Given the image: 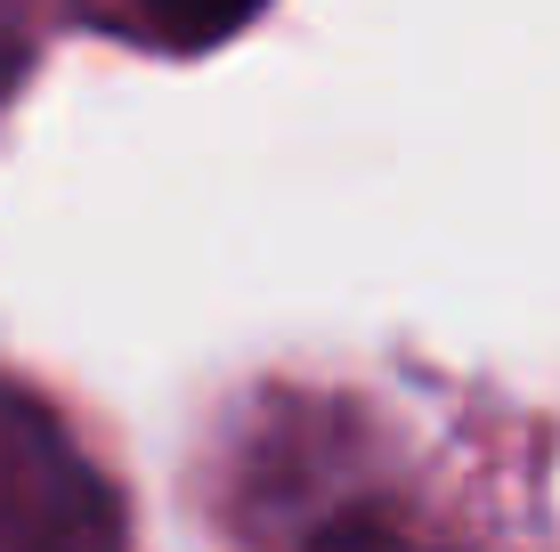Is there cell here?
Masks as SVG:
<instances>
[{
  "label": "cell",
  "mask_w": 560,
  "mask_h": 552,
  "mask_svg": "<svg viewBox=\"0 0 560 552\" xmlns=\"http://www.w3.org/2000/svg\"><path fill=\"white\" fill-rule=\"evenodd\" d=\"M147 9V25L163 33V42H228V33L244 25V16H260L268 0H139Z\"/></svg>",
  "instance_id": "2"
},
{
  "label": "cell",
  "mask_w": 560,
  "mask_h": 552,
  "mask_svg": "<svg viewBox=\"0 0 560 552\" xmlns=\"http://www.w3.org/2000/svg\"><path fill=\"white\" fill-rule=\"evenodd\" d=\"M33 57V25H25V0H0V98L16 90V73H25Z\"/></svg>",
  "instance_id": "4"
},
{
  "label": "cell",
  "mask_w": 560,
  "mask_h": 552,
  "mask_svg": "<svg viewBox=\"0 0 560 552\" xmlns=\"http://www.w3.org/2000/svg\"><path fill=\"white\" fill-rule=\"evenodd\" d=\"M0 552H122V504L82 447L0 383Z\"/></svg>",
  "instance_id": "1"
},
{
  "label": "cell",
  "mask_w": 560,
  "mask_h": 552,
  "mask_svg": "<svg viewBox=\"0 0 560 552\" xmlns=\"http://www.w3.org/2000/svg\"><path fill=\"white\" fill-rule=\"evenodd\" d=\"M308 552H455V544L422 537V528L398 520V512H358V520H334Z\"/></svg>",
  "instance_id": "3"
}]
</instances>
